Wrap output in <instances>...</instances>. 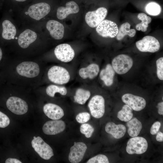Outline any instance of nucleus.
Instances as JSON below:
<instances>
[{
  "label": "nucleus",
  "instance_id": "nucleus-1",
  "mask_svg": "<svg viewBox=\"0 0 163 163\" xmlns=\"http://www.w3.org/2000/svg\"><path fill=\"white\" fill-rule=\"evenodd\" d=\"M47 76L50 81L59 85L66 84L71 79L68 70L65 67L58 66L51 67L48 71Z\"/></svg>",
  "mask_w": 163,
  "mask_h": 163
},
{
  "label": "nucleus",
  "instance_id": "nucleus-2",
  "mask_svg": "<svg viewBox=\"0 0 163 163\" xmlns=\"http://www.w3.org/2000/svg\"><path fill=\"white\" fill-rule=\"evenodd\" d=\"M133 65L132 59L128 55H119L112 60L111 65L115 72L120 75L125 74L131 68Z\"/></svg>",
  "mask_w": 163,
  "mask_h": 163
},
{
  "label": "nucleus",
  "instance_id": "nucleus-3",
  "mask_svg": "<svg viewBox=\"0 0 163 163\" xmlns=\"http://www.w3.org/2000/svg\"><path fill=\"white\" fill-rule=\"evenodd\" d=\"M148 144L146 140L141 137L136 136L128 141L126 150L129 154H141L147 150Z\"/></svg>",
  "mask_w": 163,
  "mask_h": 163
},
{
  "label": "nucleus",
  "instance_id": "nucleus-4",
  "mask_svg": "<svg viewBox=\"0 0 163 163\" xmlns=\"http://www.w3.org/2000/svg\"><path fill=\"white\" fill-rule=\"evenodd\" d=\"M31 141L32 147L43 159L49 160L54 155L51 147L40 136L33 137Z\"/></svg>",
  "mask_w": 163,
  "mask_h": 163
},
{
  "label": "nucleus",
  "instance_id": "nucleus-5",
  "mask_svg": "<svg viewBox=\"0 0 163 163\" xmlns=\"http://www.w3.org/2000/svg\"><path fill=\"white\" fill-rule=\"evenodd\" d=\"M88 106L91 115L96 118L102 117L105 111V100L100 95L93 96L89 101Z\"/></svg>",
  "mask_w": 163,
  "mask_h": 163
},
{
  "label": "nucleus",
  "instance_id": "nucleus-6",
  "mask_svg": "<svg viewBox=\"0 0 163 163\" xmlns=\"http://www.w3.org/2000/svg\"><path fill=\"white\" fill-rule=\"evenodd\" d=\"M96 30L97 33L102 37L110 38L115 37L119 30L115 23L108 20L103 21L96 27Z\"/></svg>",
  "mask_w": 163,
  "mask_h": 163
},
{
  "label": "nucleus",
  "instance_id": "nucleus-7",
  "mask_svg": "<svg viewBox=\"0 0 163 163\" xmlns=\"http://www.w3.org/2000/svg\"><path fill=\"white\" fill-rule=\"evenodd\" d=\"M136 46L142 52L155 53L158 51L160 47L158 40L155 37L146 36L136 42Z\"/></svg>",
  "mask_w": 163,
  "mask_h": 163
},
{
  "label": "nucleus",
  "instance_id": "nucleus-8",
  "mask_svg": "<svg viewBox=\"0 0 163 163\" xmlns=\"http://www.w3.org/2000/svg\"><path fill=\"white\" fill-rule=\"evenodd\" d=\"M107 13V9L103 7L99 8L95 11H88L85 15V22L90 27H96L104 20Z\"/></svg>",
  "mask_w": 163,
  "mask_h": 163
},
{
  "label": "nucleus",
  "instance_id": "nucleus-9",
  "mask_svg": "<svg viewBox=\"0 0 163 163\" xmlns=\"http://www.w3.org/2000/svg\"><path fill=\"white\" fill-rule=\"evenodd\" d=\"M16 71L19 75L28 78L36 77L40 72L38 64L31 61L24 62L20 63L17 66Z\"/></svg>",
  "mask_w": 163,
  "mask_h": 163
},
{
  "label": "nucleus",
  "instance_id": "nucleus-10",
  "mask_svg": "<svg viewBox=\"0 0 163 163\" xmlns=\"http://www.w3.org/2000/svg\"><path fill=\"white\" fill-rule=\"evenodd\" d=\"M54 52L57 59L65 63L72 61L75 56L74 50L67 43H62L57 45L55 49Z\"/></svg>",
  "mask_w": 163,
  "mask_h": 163
},
{
  "label": "nucleus",
  "instance_id": "nucleus-11",
  "mask_svg": "<svg viewBox=\"0 0 163 163\" xmlns=\"http://www.w3.org/2000/svg\"><path fill=\"white\" fill-rule=\"evenodd\" d=\"M6 105L13 113L21 115L26 113L28 110L27 103L22 99L16 97H11L7 100Z\"/></svg>",
  "mask_w": 163,
  "mask_h": 163
},
{
  "label": "nucleus",
  "instance_id": "nucleus-12",
  "mask_svg": "<svg viewBox=\"0 0 163 163\" xmlns=\"http://www.w3.org/2000/svg\"><path fill=\"white\" fill-rule=\"evenodd\" d=\"M50 10V7L48 4L41 2L30 6L27 13L31 18L38 21L48 14Z\"/></svg>",
  "mask_w": 163,
  "mask_h": 163
},
{
  "label": "nucleus",
  "instance_id": "nucleus-13",
  "mask_svg": "<svg viewBox=\"0 0 163 163\" xmlns=\"http://www.w3.org/2000/svg\"><path fill=\"white\" fill-rule=\"evenodd\" d=\"M87 149L86 145L82 142H74L70 149L69 160L72 163L80 162L83 159Z\"/></svg>",
  "mask_w": 163,
  "mask_h": 163
},
{
  "label": "nucleus",
  "instance_id": "nucleus-14",
  "mask_svg": "<svg viewBox=\"0 0 163 163\" xmlns=\"http://www.w3.org/2000/svg\"><path fill=\"white\" fill-rule=\"evenodd\" d=\"M123 102L136 111H140L145 107L146 102L142 97L127 93L123 95L122 97Z\"/></svg>",
  "mask_w": 163,
  "mask_h": 163
},
{
  "label": "nucleus",
  "instance_id": "nucleus-15",
  "mask_svg": "<svg viewBox=\"0 0 163 163\" xmlns=\"http://www.w3.org/2000/svg\"><path fill=\"white\" fill-rule=\"evenodd\" d=\"M66 124L60 120H53L45 123L43 127V132L47 135H55L64 131Z\"/></svg>",
  "mask_w": 163,
  "mask_h": 163
},
{
  "label": "nucleus",
  "instance_id": "nucleus-16",
  "mask_svg": "<svg viewBox=\"0 0 163 163\" xmlns=\"http://www.w3.org/2000/svg\"><path fill=\"white\" fill-rule=\"evenodd\" d=\"M100 72V67L98 64L92 63L79 69L78 74L83 79H93L96 77Z\"/></svg>",
  "mask_w": 163,
  "mask_h": 163
},
{
  "label": "nucleus",
  "instance_id": "nucleus-17",
  "mask_svg": "<svg viewBox=\"0 0 163 163\" xmlns=\"http://www.w3.org/2000/svg\"><path fill=\"white\" fill-rule=\"evenodd\" d=\"M46 28L51 36L55 39L60 40L63 37L64 27L62 24L54 20L48 21L46 24Z\"/></svg>",
  "mask_w": 163,
  "mask_h": 163
},
{
  "label": "nucleus",
  "instance_id": "nucleus-18",
  "mask_svg": "<svg viewBox=\"0 0 163 163\" xmlns=\"http://www.w3.org/2000/svg\"><path fill=\"white\" fill-rule=\"evenodd\" d=\"M45 114L53 120H58L62 118L64 113L62 109L54 104L48 103L45 104L43 108Z\"/></svg>",
  "mask_w": 163,
  "mask_h": 163
},
{
  "label": "nucleus",
  "instance_id": "nucleus-19",
  "mask_svg": "<svg viewBox=\"0 0 163 163\" xmlns=\"http://www.w3.org/2000/svg\"><path fill=\"white\" fill-rule=\"evenodd\" d=\"M79 11V8L77 4L73 1L67 2L66 7L60 6L57 10V17L60 20L66 18L71 14H76Z\"/></svg>",
  "mask_w": 163,
  "mask_h": 163
},
{
  "label": "nucleus",
  "instance_id": "nucleus-20",
  "mask_svg": "<svg viewBox=\"0 0 163 163\" xmlns=\"http://www.w3.org/2000/svg\"><path fill=\"white\" fill-rule=\"evenodd\" d=\"M37 37V35L35 32L29 29L26 30L19 36L18 44L22 48H26L34 42Z\"/></svg>",
  "mask_w": 163,
  "mask_h": 163
},
{
  "label": "nucleus",
  "instance_id": "nucleus-21",
  "mask_svg": "<svg viewBox=\"0 0 163 163\" xmlns=\"http://www.w3.org/2000/svg\"><path fill=\"white\" fill-rule=\"evenodd\" d=\"M106 132L111 134L117 139H120L125 135L126 129L125 126L123 124H116L112 122H109L105 127Z\"/></svg>",
  "mask_w": 163,
  "mask_h": 163
},
{
  "label": "nucleus",
  "instance_id": "nucleus-22",
  "mask_svg": "<svg viewBox=\"0 0 163 163\" xmlns=\"http://www.w3.org/2000/svg\"><path fill=\"white\" fill-rule=\"evenodd\" d=\"M115 72L111 65L107 64L99 73V77L104 84L107 86H111L113 82Z\"/></svg>",
  "mask_w": 163,
  "mask_h": 163
},
{
  "label": "nucleus",
  "instance_id": "nucleus-23",
  "mask_svg": "<svg viewBox=\"0 0 163 163\" xmlns=\"http://www.w3.org/2000/svg\"><path fill=\"white\" fill-rule=\"evenodd\" d=\"M2 37L7 40H10L14 38L16 33L15 26L9 21L5 20L2 23Z\"/></svg>",
  "mask_w": 163,
  "mask_h": 163
},
{
  "label": "nucleus",
  "instance_id": "nucleus-24",
  "mask_svg": "<svg viewBox=\"0 0 163 163\" xmlns=\"http://www.w3.org/2000/svg\"><path fill=\"white\" fill-rule=\"evenodd\" d=\"M126 125L128 127V134L132 137L137 136L142 128V123L136 118L131 119L127 122Z\"/></svg>",
  "mask_w": 163,
  "mask_h": 163
},
{
  "label": "nucleus",
  "instance_id": "nucleus-25",
  "mask_svg": "<svg viewBox=\"0 0 163 163\" xmlns=\"http://www.w3.org/2000/svg\"><path fill=\"white\" fill-rule=\"evenodd\" d=\"M90 91L83 88H79L76 90L74 99L75 102L83 105L85 104L91 96Z\"/></svg>",
  "mask_w": 163,
  "mask_h": 163
},
{
  "label": "nucleus",
  "instance_id": "nucleus-26",
  "mask_svg": "<svg viewBox=\"0 0 163 163\" xmlns=\"http://www.w3.org/2000/svg\"><path fill=\"white\" fill-rule=\"evenodd\" d=\"M130 24L128 22L124 23L120 26L116 36L118 40H121L126 35L130 37L135 36L136 31L134 29H130Z\"/></svg>",
  "mask_w": 163,
  "mask_h": 163
},
{
  "label": "nucleus",
  "instance_id": "nucleus-27",
  "mask_svg": "<svg viewBox=\"0 0 163 163\" xmlns=\"http://www.w3.org/2000/svg\"><path fill=\"white\" fill-rule=\"evenodd\" d=\"M133 109L127 104L124 105L117 113L118 118L122 121L128 122L133 117Z\"/></svg>",
  "mask_w": 163,
  "mask_h": 163
},
{
  "label": "nucleus",
  "instance_id": "nucleus-28",
  "mask_svg": "<svg viewBox=\"0 0 163 163\" xmlns=\"http://www.w3.org/2000/svg\"><path fill=\"white\" fill-rule=\"evenodd\" d=\"M46 92L49 96L53 97L55 94L57 93H58L62 95H66L67 93V90L65 86L50 85L46 88Z\"/></svg>",
  "mask_w": 163,
  "mask_h": 163
},
{
  "label": "nucleus",
  "instance_id": "nucleus-29",
  "mask_svg": "<svg viewBox=\"0 0 163 163\" xmlns=\"http://www.w3.org/2000/svg\"><path fill=\"white\" fill-rule=\"evenodd\" d=\"M145 10L148 14L152 16H157L161 13V8L158 3L151 2L146 5Z\"/></svg>",
  "mask_w": 163,
  "mask_h": 163
},
{
  "label": "nucleus",
  "instance_id": "nucleus-30",
  "mask_svg": "<svg viewBox=\"0 0 163 163\" xmlns=\"http://www.w3.org/2000/svg\"><path fill=\"white\" fill-rule=\"evenodd\" d=\"M94 131V127L88 123H83L80 127L81 133L87 138L91 137Z\"/></svg>",
  "mask_w": 163,
  "mask_h": 163
},
{
  "label": "nucleus",
  "instance_id": "nucleus-31",
  "mask_svg": "<svg viewBox=\"0 0 163 163\" xmlns=\"http://www.w3.org/2000/svg\"><path fill=\"white\" fill-rule=\"evenodd\" d=\"M109 162L107 157L103 154L97 155L89 159L87 163H109Z\"/></svg>",
  "mask_w": 163,
  "mask_h": 163
},
{
  "label": "nucleus",
  "instance_id": "nucleus-32",
  "mask_svg": "<svg viewBox=\"0 0 163 163\" xmlns=\"http://www.w3.org/2000/svg\"><path fill=\"white\" fill-rule=\"evenodd\" d=\"M157 75L160 80H163V57L158 59L156 61Z\"/></svg>",
  "mask_w": 163,
  "mask_h": 163
},
{
  "label": "nucleus",
  "instance_id": "nucleus-33",
  "mask_svg": "<svg viewBox=\"0 0 163 163\" xmlns=\"http://www.w3.org/2000/svg\"><path fill=\"white\" fill-rule=\"evenodd\" d=\"M90 114L87 112H82L78 114L76 117L77 121L80 123H84L89 120L90 118Z\"/></svg>",
  "mask_w": 163,
  "mask_h": 163
},
{
  "label": "nucleus",
  "instance_id": "nucleus-34",
  "mask_svg": "<svg viewBox=\"0 0 163 163\" xmlns=\"http://www.w3.org/2000/svg\"><path fill=\"white\" fill-rule=\"evenodd\" d=\"M10 120L8 117L0 111V128H4L9 125Z\"/></svg>",
  "mask_w": 163,
  "mask_h": 163
},
{
  "label": "nucleus",
  "instance_id": "nucleus-35",
  "mask_svg": "<svg viewBox=\"0 0 163 163\" xmlns=\"http://www.w3.org/2000/svg\"><path fill=\"white\" fill-rule=\"evenodd\" d=\"M138 18L142 21V23L149 24L151 23L152 21L151 18L149 16H147V15L144 13H140L137 16Z\"/></svg>",
  "mask_w": 163,
  "mask_h": 163
},
{
  "label": "nucleus",
  "instance_id": "nucleus-36",
  "mask_svg": "<svg viewBox=\"0 0 163 163\" xmlns=\"http://www.w3.org/2000/svg\"><path fill=\"white\" fill-rule=\"evenodd\" d=\"M161 126L160 123L159 121H156L152 125L150 129V133L152 135H155L158 133L159 130Z\"/></svg>",
  "mask_w": 163,
  "mask_h": 163
},
{
  "label": "nucleus",
  "instance_id": "nucleus-37",
  "mask_svg": "<svg viewBox=\"0 0 163 163\" xmlns=\"http://www.w3.org/2000/svg\"><path fill=\"white\" fill-rule=\"evenodd\" d=\"M148 24L142 22L137 24L136 26V28L137 30L142 32H145L147 30V28L148 27Z\"/></svg>",
  "mask_w": 163,
  "mask_h": 163
},
{
  "label": "nucleus",
  "instance_id": "nucleus-38",
  "mask_svg": "<svg viewBox=\"0 0 163 163\" xmlns=\"http://www.w3.org/2000/svg\"><path fill=\"white\" fill-rule=\"evenodd\" d=\"M158 113L161 115H163V102H161L158 104Z\"/></svg>",
  "mask_w": 163,
  "mask_h": 163
},
{
  "label": "nucleus",
  "instance_id": "nucleus-39",
  "mask_svg": "<svg viewBox=\"0 0 163 163\" xmlns=\"http://www.w3.org/2000/svg\"><path fill=\"white\" fill-rule=\"evenodd\" d=\"M6 163H22V162L19 160L12 158L7 159L5 161Z\"/></svg>",
  "mask_w": 163,
  "mask_h": 163
},
{
  "label": "nucleus",
  "instance_id": "nucleus-40",
  "mask_svg": "<svg viewBox=\"0 0 163 163\" xmlns=\"http://www.w3.org/2000/svg\"><path fill=\"white\" fill-rule=\"evenodd\" d=\"M156 139L157 141L159 142H162L163 141V133L159 131L157 133Z\"/></svg>",
  "mask_w": 163,
  "mask_h": 163
},
{
  "label": "nucleus",
  "instance_id": "nucleus-41",
  "mask_svg": "<svg viewBox=\"0 0 163 163\" xmlns=\"http://www.w3.org/2000/svg\"><path fill=\"white\" fill-rule=\"evenodd\" d=\"M2 50H1V48L0 47V61L1 60L2 58Z\"/></svg>",
  "mask_w": 163,
  "mask_h": 163
},
{
  "label": "nucleus",
  "instance_id": "nucleus-42",
  "mask_svg": "<svg viewBox=\"0 0 163 163\" xmlns=\"http://www.w3.org/2000/svg\"><path fill=\"white\" fill-rule=\"evenodd\" d=\"M15 0L18 2H23L25 1H26V0Z\"/></svg>",
  "mask_w": 163,
  "mask_h": 163
}]
</instances>
